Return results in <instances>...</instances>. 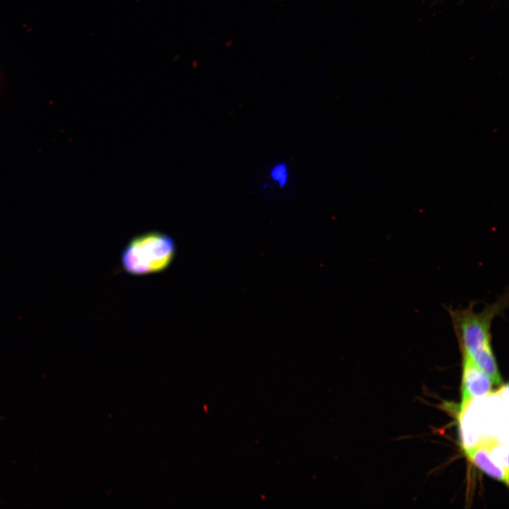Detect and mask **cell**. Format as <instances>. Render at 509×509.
Returning a JSON list of instances; mask_svg holds the SVG:
<instances>
[{
    "mask_svg": "<svg viewBox=\"0 0 509 509\" xmlns=\"http://www.w3.org/2000/svg\"><path fill=\"white\" fill-rule=\"evenodd\" d=\"M476 301H471L464 308H446L452 328L463 354L472 361L491 380L493 384H502L492 347V324L503 317L508 305V294L503 295L491 303H487L481 311H476Z\"/></svg>",
    "mask_w": 509,
    "mask_h": 509,
    "instance_id": "obj_1",
    "label": "cell"
},
{
    "mask_svg": "<svg viewBox=\"0 0 509 509\" xmlns=\"http://www.w3.org/2000/svg\"><path fill=\"white\" fill-rule=\"evenodd\" d=\"M176 244L169 235L148 232L133 238L121 254L124 271L134 276H146L165 270L173 261Z\"/></svg>",
    "mask_w": 509,
    "mask_h": 509,
    "instance_id": "obj_2",
    "label": "cell"
},
{
    "mask_svg": "<svg viewBox=\"0 0 509 509\" xmlns=\"http://www.w3.org/2000/svg\"><path fill=\"white\" fill-rule=\"evenodd\" d=\"M492 384L489 378L472 359L462 353L461 417L464 414L471 402L491 392Z\"/></svg>",
    "mask_w": 509,
    "mask_h": 509,
    "instance_id": "obj_3",
    "label": "cell"
},
{
    "mask_svg": "<svg viewBox=\"0 0 509 509\" xmlns=\"http://www.w3.org/2000/svg\"><path fill=\"white\" fill-rule=\"evenodd\" d=\"M492 438H484L474 445L464 447L467 459L488 476L508 484V468L497 464L491 456L492 448L497 445Z\"/></svg>",
    "mask_w": 509,
    "mask_h": 509,
    "instance_id": "obj_4",
    "label": "cell"
},
{
    "mask_svg": "<svg viewBox=\"0 0 509 509\" xmlns=\"http://www.w3.org/2000/svg\"><path fill=\"white\" fill-rule=\"evenodd\" d=\"M269 175L280 187H285L288 183L289 175L287 165L284 163H276L270 170Z\"/></svg>",
    "mask_w": 509,
    "mask_h": 509,
    "instance_id": "obj_5",
    "label": "cell"
},
{
    "mask_svg": "<svg viewBox=\"0 0 509 509\" xmlns=\"http://www.w3.org/2000/svg\"><path fill=\"white\" fill-rule=\"evenodd\" d=\"M267 186H268V183H267V184H265V185H264V187L266 188V187H267Z\"/></svg>",
    "mask_w": 509,
    "mask_h": 509,
    "instance_id": "obj_6",
    "label": "cell"
}]
</instances>
